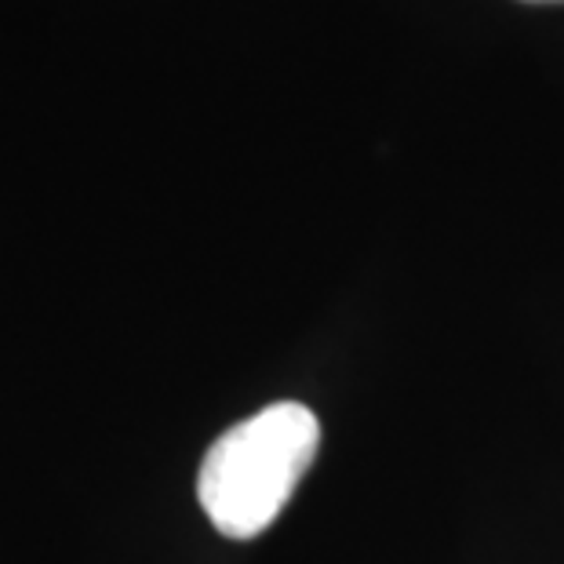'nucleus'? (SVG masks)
Instances as JSON below:
<instances>
[{"instance_id": "f257e3e1", "label": "nucleus", "mask_w": 564, "mask_h": 564, "mask_svg": "<svg viewBox=\"0 0 564 564\" xmlns=\"http://www.w3.org/2000/svg\"><path fill=\"white\" fill-rule=\"evenodd\" d=\"M321 448V423L306 404L278 401L241 419L208 448L197 499L226 539H256L281 518Z\"/></svg>"}, {"instance_id": "f03ea898", "label": "nucleus", "mask_w": 564, "mask_h": 564, "mask_svg": "<svg viewBox=\"0 0 564 564\" xmlns=\"http://www.w3.org/2000/svg\"><path fill=\"white\" fill-rule=\"evenodd\" d=\"M524 4H561V0H524Z\"/></svg>"}]
</instances>
